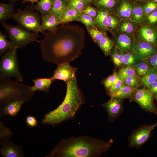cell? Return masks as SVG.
Returning a JSON list of instances; mask_svg holds the SVG:
<instances>
[{
    "label": "cell",
    "instance_id": "obj_1",
    "mask_svg": "<svg viewBox=\"0 0 157 157\" xmlns=\"http://www.w3.org/2000/svg\"><path fill=\"white\" fill-rule=\"evenodd\" d=\"M39 43L42 58L57 65L69 63L78 57L84 47L85 33L78 25L62 24L48 31Z\"/></svg>",
    "mask_w": 157,
    "mask_h": 157
},
{
    "label": "cell",
    "instance_id": "obj_2",
    "mask_svg": "<svg viewBox=\"0 0 157 157\" xmlns=\"http://www.w3.org/2000/svg\"><path fill=\"white\" fill-rule=\"evenodd\" d=\"M113 140L104 141L88 136L63 139L51 151L48 157H98L108 150Z\"/></svg>",
    "mask_w": 157,
    "mask_h": 157
},
{
    "label": "cell",
    "instance_id": "obj_3",
    "mask_svg": "<svg viewBox=\"0 0 157 157\" xmlns=\"http://www.w3.org/2000/svg\"><path fill=\"white\" fill-rule=\"evenodd\" d=\"M67 91L65 98L56 108L46 114L43 123L54 125L73 117L82 103V97L75 76L66 82Z\"/></svg>",
    "mask_w": 157,
    "mask_h": 157
},
{
    "label": "cell",
    "instance_id": "obj_4",
    "mask_svg": "<svg viewBox=\"0 0 157 157\" xmlns=\"http://www.w3.org/2000/svg\"><path fill=\"white\" fill-rule=\"evenodd\" d=\"M22 82L0 77L1 106L4 107L13 101L23 100L25 102L32 99L34 92L31 91V87Z\"/></svg>",
    "mask_w": 157,
    "mask_h": 157
},
{
    "label": "cell",
    "instance_id": "obj_5",
    "mask_svg": "<svg viewBox=\"0 0 157 157\" xmlns=\"http://www.w3.org/2000/svg\"><path fill=\"white\" fill-rule=\"evenodd\" d=\"M1 24L8 35L9 41L13 48H21L32 42H40L37 39L39 35L37 33L31 32L19 25H11L6 22Z\"/></svg>",
    "mask_w": 157,
    "mask_h": 157
},
{
    "label": "cell",
    "instance_id": "obj_6",
    "mask_svg": "<svg viewBox=\"0 0 157 157\" xmlns=\"http://www.w3.org/2000/svg\"><path fill=\"white\" fill-rule=\"evenodd\" d=\"M17 49L13 48L3 55L0 61V77L15 78L16 80L23 82V76L19 66Z\"/></svg>",
    "mask_w": 157,
    "mask_h": 157
},
{
    "label": "cell",
    "instance_id": "obj_7",
    "mask_svg": "<svg viewBox=\"0 0 157 157\" xmlns=\"http://www.w3.org/2000/svg\"><path fill=\"white\" fill-rule=\"evenodd\" d=\"M13 18L26 30L38 33L41 19L38 12L27 7L24 9L18 8Z\"/></svg>",
    "mask_w": 157,
    "mask_h": 157
},
{
    "label": "cell",
    "instance_id": "obj_8",
    "mask_svg": "<svg viewBox=\"0 0 157 157\" xmlns=\"http://www.w3.org/2000/svg\"><path fill=\"white\" fill-rule=\"evenodd\" d=\"M154 99V95L148 89L144 88L136 89L131 100L138 103L146 111L157 115V107Z\"/></svg>",
    "mask_w": 157,
    "mask_h": 157
},
{
    "label": "cell",
    "instance_id": "obj_9",
    "mask_svg": "<svg viewBox=\"0 0 157 157\" xmlns=\"http://www.w3.org/2000/svg\"><path fill=\"white\" fill-rule=\"evenodd\" d=\"M157 126L156 123L150 125H143L135 130L129 137L128 146L139 148L149 138L151 131Z\"/></svg>",
    "mask_w": 157,
    "mask_h": 157
},
{
    "label": "cell",
    "instance_id": "obj_10",
    "mask_svg": "<svg viewBox=\"0 0 157 157\" xmlns=\"http://www.w3.org/2000/svg\"><path fill=\"white\" fill-rule=\"evenodd\" d=\"M123 99L112 98L102 104L107 111L110 121H114L123 111Z\"/></svg>",
    "mask_w": 157,
    "mask_h": 157
},
{
    "label": "cell",
    "instance_id": "obj_11",
    "mask_svg": "<svg viewBox=\"0 0 157 157\" xmlns=\"http://www.w3.org/2000/svg\"><path fill=\"white\" fill-rule=\"evenodd\" d=\"M132 51L140 58L147 60L157 52V48L148 42L137 40L135 41Z\"/></svg>",
    "mask_w": 157,
    "mask_h": 157
},
{
    "label": "cell",
    "instance_id": "obj_12",
    "mask_svg": "<svg viewBox=\"0 0 157 157\" xmlns=\"http://www.w3.org/2000/svg\"><path fill=\"white\" fill-rule=\"evenodd\" d=\"M77 70V68L72 67L69 63H62L57 65L53 75L50 78L53 81L58 79L66 82L75 76Z\"/></svg>",
    "mask_w": 157,
    "mask_h": 157
},
{
    "label": "cell",
    "instance_id": "obj_13",
    "mask_svg": "<svg viewBox=\"0 0 157 157\" xmlns=\"http://www.w3.org/2000/svg\"><path fill=\"white\" fill-rule=\"evenodd\" d=\"M136 36L138 40L148 42L157 48V29L154 26H142L138 31Z\"/></svg>",
    "mask_w": 157,
    "mask_h": 157
},
{
    "label": "cell",
    "instance_id": "obj_14",
    "mask_svg": "<svg viewBox=\"0 0 157 157\" xmlns=\"http://www.w3.org/2000/svg\"><path fill=\"white\" fill-rule=\"evenodd\" d=\"M113 41L114 47L123 52L132 51L135 41L131 35L129 34L124 33L115 36Z\"/></svg>",
    "mask_w": 157,
    "mask_h": 157
},
{
    "label": "cell",
    "instance_id": "obj_15",
    "mask_svg": "<svg viewBox=\"0 0 157 157\" xmlns=\"http://www.w3.org/2000/svg\"><path fill=\"white\" fill-rule=\"evenodd\" d=\"M41 22L38 33L41 32L45 34L46 31H51L55 29L61 24L60 17L51 14L41 17Z\"/></svg>",
    "mask_w": 157,
    "mask_h": 157
},
{
    "label": "cell",
    "instance_id": "obj_16",
    "mask_svg": "<svg viewBox=\"0 0 157 157\" xmlns=\"http://www.w3.org/2000/svg\"><path fill=\"white\" fill-rule=\"evenodd\" d=\"M1 154L4 157H21L24 156L22 148L11 142L1 145Z\"/></svg>",
    "mask_w": 157,
    "mask_h": 157
},
{
    "label": "cell",
    "instance_id": "obj_17",
    "mask_svg": "<svg viewBox=\"0 0 157 157\" xmlns=\"http://www.w3.org/2000/svg\"><path fill=\"white\" fill-rule=\"evenodd\" d=\"M120 0H94L91 3L97 8L115 13L119 7Z\"/></svg>",
    "mask_w": 157,
    "mask_h": 157
},
{
    "label": "cell",
    "instance_id": "obj_18",
    "mask_svg": "<svg viewBox=\"0 0 157 157\" xmlns=\"http://www.w3.org/2000/svg\"><path fill=\"white\" fill-rule=\"evenodd\" d=\"M53 0H40L35 5L31 4L26 7L38 11L42 16L50 14Z\"/></svg>",
    "mask_w": 157,
    "mask_h": 157
},
{
    "label": "cell",
    "instance_id": "obj_19",
    "mask_svg": "<svg viewBox=\"0 0 157 157\" xmlns=\"http://www.w3.org/2000/svg\"><path fill=\"white\" fill-rule=\"evenodd\" d=\"M17 4L10 3L6 4L0 2V22L2 23L8 19L13 18L16 13L14 11L15 6Z\"/></svg>",
    "mask_w": 157,
    "mask_h": 157
},
{
    "label": "cell",
    "instance_id": "obj_20",
    "mask_svg": "<svg viewBox=\"0 0 157 157\" xmlns=\"http://www.w3.org/2000/svg\"><path fill=\"white\" fill-rule=\"evenodd\" d=\"M34 85L31 87V90L35 92L36 91L48 92L53 81L51 78H37L33 80Z\"/></svg>",
    "mask_w": 157,
    "mask_h": 157
},
{
    "label": "cell",
    "instance_id": "obj_21",
    "mask_svg": "<svg viewBox=\"0 0 157 157\" xmlns=\"http://www.w3.org/2000/svg\"><path fill=\"white\" fill-rule=\"evenodd\" d=\"M81 13L69 6L60 17L61 24L68 23L72 21H79Z\"/></svg>",
    "mask_w": 157,
    "mask_h": 157
},
{
    "label": "cell",
    "instance_id": "obj_22",
    "mask_svg": "<svg viewBox=\"0 0 157 157\" xmlns=\"http://www.w3.org/2000/svg\"><path fill=\"white\" fill-rule=\"evenodd\" d=\"M133 6L127 0H122L116 12L117 15L124 19H131L133 13Z\"/></svg>",
    "mask_w": 157,
    "mask_h": 157
},
{
    "label": "cell",
    "instance_id": "obj_23",
    "mask_svg": "<svg viewBox=\"0 0 157 157\" xmlns=\"http://www.w3.org/2000/svg\"><path fill=\"white\" fill-rule=\"evenodd\" d=\"M133 13L131 19L133 23L136 25L143 24L146 21L142 8V6L135 3L133 6Z\"/></svg>",
    "mask_w": 157,
    "mask_h": 157
},
{
    "label": "cell",
    "instance_id": "obj_24",
    "mask_svg": "<svg viewBox=\"0 0 157 157\" xmlns=\"http://www.w3.org/2000/svg\"><path fill=\"white\" fill-rule=\"evenodd\" d=\"M97 9L98 14L95 18V23L96 26L102 31L106 32L108 31L107 17L109 12L100 8Z\"/></svg>",
    "mask_w": 157,
    "mask_h": 157
},
{
    "label": "cell",
    "instance_id": "obj_25",
    "mask_svg": "<svg viewBox=\"0 0 157 157\" xmlns=\"http://www.w3.org/2000/svg\"><path fill=\"white\" fill-rule=\"evenodd\" d=\"M157 80V67L151 68L146 75L140 78V82L144 88L148 89L150 85Z\"/></svg>",
    "mask_w": 157,
    "mask_h": 157
},
{
    "label": "cell",
    "instance_id": "obj_26",
    "mask_svg": "<svg viewBox=\"0 0 157 157\" xmlns=\"http://www.w3.org/2000/svg\"><path fill=\"white\" fill-rule=\"evenodd\" d=\"M24 102V101L19 100L8 104L3 108V114L11 117L15 116L18 113Z\"/></svg>",
    "mask_w": 157,
    "mask_h": 157
},
{
    "label": "cell",
    "instance_id": "obj_27",
    "mask_svg": "<svg viewBox=\"0 0 157 157\" xmlns=\"http://www.w3.org/2000/svg\"><path fill=\"white\" fill-rule=\"evenodd\" d=\"M136 90L123 82L119 90L111 98L131 99Z\"/></svg>",
    "mask_w": 157,
    "mask_h": 157
},
{
    "label": "cell",
    "instance_id": "obj_28",
    "mask_svg": "<svg viewBox=\"0 0 157 157\" xmlns=\"http://www.w3.org/2000/svg\"><path fill=\"white\" fill-rule=\"evenodd\" d=\"M67 7V1L65 0H53L50 14L60 17Z\"/></svg>",
    "mask_w": 157,
    "mask_h": 157
},
{
    "label": "cell",
    "instance_id": "obj_29",
    "mask_svg": "<svg viewBox=\"0 0 157 157\" xmlns=\"http://www.w3.org/2000/svg\"><path fill=\"white\" fill-rule=\"evenodd\" d=\"M97 44L106 56L110 55L114 47L113 40L110 39L107 35L103 37Z\"/></svg>",
    "mask_w": 157,
    "mask_h": 157
},
{
    "label": "cell",
    "instance_id": "obj_30",
    "mask_svg": "<svg viewBox=\"0 0 157 157\" xmlns=\"http://www.w3.org/2000/svg\"><path fill=\"white\" fill-rule=\"evenodd\" d=\"M112 60L115 66L119 68L123 67L124 64V52L114 47L110 55Z\"/></svg>",
    "mask_w": 157,
    "mask_h": 157
},
{
    "label": "cell",
    "instance_id": "obj_31",
    "mask_svg": "<svg viewBox=\"0 0 157 157\" xmlns=\"http://www.w3.org/2000/svg\"><path fill=\"white\" fill-rule=\"evenodd\" d=\"M123 66H134L139 62L144 60L140 58L133 52H124Z\"/></svg>",
    "mask_w": 157,
    "mask_h": 157
},
{
    "label": "cell",
    "instance_id": "obj_32",
    "mask_svg": "<svg viewBox=\"0 0 157 157\" xmlns=\"http://www.w3.org/2000/svg\"><path fill=\"white\" fill-rule=\"evenodd\" d=\"M133 66L140 78L145 76L151 68L147 60L140 61Z\"/></svg>",
    "mask_w": 157,
    "mask_h": 157
},
{
    "label": "cell",
    "instance_id": "obj_33",
    "mask_svg": "<svg viewBox=\"0 0 157 157\" xmlns=\"http://www.w3.org/2000/svg\"><path fill=\"white\" fill-rule=\"evenodd\" d=\"M86 28L93 41L96 44L106 35L105 32L100 31L96 26Z\"/></svg>",
    "mask_w": 157,
    "mask_h": 157
},
{
    "label": "cell",
    "instance_id": "obj_34",
    "mask_svg": "<svg viewBox=\"0 0 157 157\" xmlns=\"http://www.w3.org/2000/svg\"><path fill=\"white\" fill-rule=\"evenodd\" d=\"M108 31L113 32L119 26L120 23L118 16L115 13H109L107 17Z\"/></svg>",
    "mask_w": 157,
    "mask_h": 157
},
{
    "label": "cell",
    "instance_id": "obj_35",
    "mask_svg": "<svg viewBox=\"0 0 157 157\" xmlns=\"http://www.w3.org/2000/svg\"><path fill=\"white\" fill-rule=\"evenodd\" d=\"M7 35L0 32V56L3 55L13 47L10 41L6 38Z\"/></svg>",
    "mask_w": 157,
    "mask_h": 157
},
{
    "label": "cell",
    "instance_id": "obj_36",
    "mask_svg": "<svg viewBox=\"0 0 157 157\" xmlns=\"http://www.w3.org/2000/svg\"><path fill=\"white\" fill-rule=\"evenodd\" d=\"M117 72L119 77L123 81L129 76L137 75L133 66L123 67L119 70Z\"/></svg>",
    "mask_w": 157,
    "mask_h": 157
},
{
    "label": "cell",
    "instance_id": "obj_37",
    "mask_svg": "<svg viewBox=\"0 0 157 157\" xmlns=\"http://www.w3.org/2000/svg\"><path fill=\"white\" fill-rule=\"evenodd\" d=\"M0 144L8 142L11 138L12 133L9 129L6 127L1 121L0 124Z\"/></svg>",
    "mask_w": 157,
    "mask_h": 157
},
{
    "label": "cell",
    "instance_id": "obj_38",
    "mask_svg": "<svg viewBox=\"0 0 157 157\" xmlns=\"http://www.w3.org/2000/svg\"><path fill=\"white\" fill-rule=\"evenodd\" d=\"M66 1L68 6L71 7L81 13L88 4L85 0H69Z\"/></svg>",
    "mask_w": 157,
    "mask_h": 157
},
{
    "label": "cell",
    "instance_id": "obj_39",
    "mask_svg": "<svg viewBox=\"0 0 157 157\" xmlns=\"http://www.w3.org/2000/svg\"><path fill=\"white\" fill-rule=\"evenodd\" d=\"M118 78L117 72L114 71L112 74L108 76L102 81V83L107 91L116 82Z\"/></svg>",
    "mask_w": 157,
    "mask_h": 157
},
{
    "label": "cell",
    "instance_id": "obj_40",
    "mask_svg": "<svg viewBox=\"0 0 157 157\" xmlns=\"http://www.w3.org/2000/svg\"><path fill=\"white\" fill-rule=\"evenodd\" d=\"M79 21L84 24L86 28L96 26L95 19L86 14L81 13Z\"/></svg>",
    "mask_w": 157,
    "mask_h": 157
},
{
    "label": "cell",
    "instance_id": "obj_41",
    "mask_svg": "<svg viewBox=\"0 0 157 157\" xmlns=\"http://www.w3.org/2000/svg\"><path fill=\"white\" fill-rule=\"evenodd\" d=\"M132 23L128 20H123L120 23L119 25V31L124 33H131L134 30V26Z\"/></svg>",
    "mask_w": 157,
    "mask_h": 157
},
{
    "label": "cell",
    "instance_id": "obj_42",
    "mask_svg": "<svg viewBox=\"0 0 157 157\" xmlns=\"http://www.w3.org/2000/svg\"><path fill=\"white\" fill-rule=\"evenodd\" d=\"M140 79V77L137 75L131 76L125 78L123 81V82L136 89L138 88Z\"/></svg>",
    "mask_w": 157,
    "mask_h": 157
},
{
    "label": "cell",
    "instance_id": "obj_43",
    "mask_svg": "<svg viewBox=\"0 0 157 157\" xmlns=\"http://www.w3.org/2000/svg\"><path fill=\"white\" fill-rule=\"evenodd\" d=\"M142 8L144 15L147 16L152 12L157 10V4L149 0L142 6Z\"/></svg>",
    "mask_w": 157,
    "mask_h": 157
},
{
    "label": "cell",
    "instance_id": "obj_44",
    "mask_svg": "<svg viewBox=\"0 0 157 157\" xmlns=\"http://www.w3.org/2000/svg\"><path fill=\"white\" fill-rule=\"evenodd\" d=\"M81 13L89 15L95 19L98 15V10L97 8H95L90 5V4H88Z\"/></svg>",
    "mask_w": 157,
    "mask_h": 157
},
{
    "label": "cell",
    "instance_id": "obj_45",
    "mask_svg": "<svg viewBox=\"0 0 157 157\" xmlns=\"http://www.w3.org/2000/svg\"><path fill=\"white\" fill-rule=\"evenodd\" d=\"M123 82V81L119 77V78L117 81L108 91V95L111 98L119 90Z\"/></svg>",
    "mask_w": 157,
    "mask_h": 157
},
{
    "label": "cell",
    "instance_id": "obj_46",
    "mask_svg": "<svg viewBox=\"0 0 157 157\" xmlns=\"http://www.w3.org/2000/svg\"><path fill=\"white\" fill-rule=\"evenodd\" d=\"M146 21L149 25L154 26L157 25V10L147 16Z\"/></svg>",
    "mask_w": 157,
    "mask_h": 157
},
{
    "label": "cell",
    "instance_id": "obj_47",
    "mask_svg": "<svg viewBox=\"0 0 157 157\" xmlns=\"http://www.w3.org/2000/svg\"><path fill=\"white\" fill-rule=\"evenodd\" d=\"M26 122L28 125L31 127H34L38 124L36 119L33 116H27L26 119Z\"/></svg>",
    "mask_w": 157,
    "mask_h": 157
},
{
    "label": "cell",
    "instance_id": "obj_48",
    "mask_svg": "<svg viewBox=\"0 0 157 157\" xmlns=\"http://www.w3.org/2000/svg\"><path fill=\"white\" fill-rule=\"evenodd\" d=\"M151 68L157 67V52L147 60Z\"/></svg>",
    "mask_w": 157,
    "mask_h": 157
},
{
    "label": "cell",
    "instance_id": "obj_49",
    "mask_svg": "<svg viewBox=\"0 0 157 157\" xmlns=\"http://www.w3.org/2000/svg\"><path fill=\"white\" fill-rule=\"evenodd\" d=\"M154 95L157 94V80L152 83L148 89Z\"/></svg>",
    "mask_w": 157,
    "mask_h": 157
},
{
    "label": "cell",
    "instance_id": "obj_50",
    "mask_svg": "<svg viewBox=\"0 0 157 157\" xmlns=\"http://www.w3.org/2000/svg\"><path fill=\"white\" fill-rule=\"evenodd\" d=\"M39 1V0H23V3H25L27 2H29L31 3L32 4H33L34 3H38Z\"/></svg>",
    "mask_w": 157,
    "mask_h": 157
},
{
    "label": "cell",
    "instance_id": "obj_51",
    "mask_svg": "<svg viewBox=\"0 0 157 157\" xmlns=\"http://www.w3.org/2000/svg\"><path fill=\"white\" fill-rule=\"evenodd\" d=\"M10 3H14L17 1H18L20 0H8Z\"/></svg>",
    "mask_w": 157,
    "mask_h": 157
},
{
    "label": "cell",
    "instance_id": "obj_52",
    "mask_svg": "<svg viewBox=\"0 0 157 157\" xmlns=\"http://www.w3.org/2000/svg\"><path fill=\"white\" fill-rule=\"evenodd\" d=\"M136 1H140L142 2L147 3L148 2L149 0H134Z\"/></svg>",
    "mask_w": 157,
    "mask_h": 157
},
{
    "label": "cell",
    "instance_id": "obj_53",
    "mask_svg": "<svg viewBox=\"0 0 157 157\" xmlns=\"http://www.w3.org/2000/svg\"><path fill=\"white\" fill-rule=\"evenodd\" d=\"M88 4H91L94 0H85Z\"/></svg>",
    "mask_w": 157,
    "mask_h": 157
},
{
    "label": "cell",
    "instance_id": "obj_54",
    "mask_svg": "<svg viewBox=\"0 0 157 157\" xmlns=\"http://www.w3.org/2000/svg\"><path fill=\"white\" fill-rule=\"evenodd\" d=\"M154 99H156L157 101V94L154 95Z\"/></svg>",
    "mask_w": 157,
    "mask_h": 157
},
{
    "label": "cell",
    "instance_id": "obj_55",
    "mask_svg": "<svg viewBox=\"0 0 157 157\" xmlns=\"http://www.w3.org/2000/svg\"><path fill=\"white\" fill-rule=\"evenodd\" d=\"M149 1H151L157 4V0H149Z\"/></svg>",
    "mask_w": 157,
    "mask_h": 157
},
{
    "label": "cell",
    "instance_id": "obj_56",
    "mask_svg": "<svg viewBox=\"0 0 157 157\" xmlns=\"http://www.w3.org/2000/svg\"><path fill=\"white\" fill-rule=\"evenodd\" d=\"M66 1H67L69 0H65Z\"/></svg>",
    "mask_w": 157,
    "mask_h": 157
},
{
    "label": "cell",
    "instance_id": "obj_57",
    "mask_svg": "<svg viewBox=\"0 0 157 157\" xmlns=\"http://www.w3.org/2000/svg\"><path fill=\"white\" fill-rule=\"evenodd\" d=\"M156 28H157V26H156Z\"/></svg>",
    "mask_w": 157,
    "mask_h": 157
},
{
    "label": "cell",
    "instance_id": "obj_58",
    "mask_svg": "<svg viewBox=\"0 0 157 157\" xmlns=\"http://www.w3.org/2000/svg\"><path fill=\"white\" fill-rule=\"evenodd\" d=\"M156 123L157 124V122H156Z\"/></svg>",
    "mask_w": 157,
    "mask_h": 157
}]
</instances>
